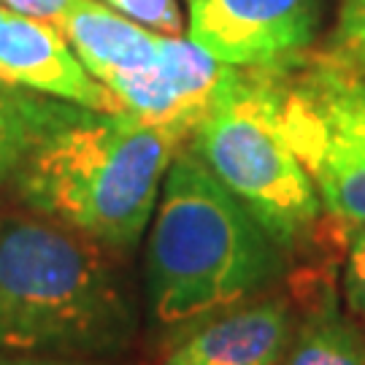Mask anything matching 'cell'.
Returning a JSON list of instances; mask_svg holds the SVG:
<instances>
[{"label":"cell","mask_w":365,"mask_h":365,"mask_svg":"<svg viewBox=\"0 0 365 365\" xmlns=\"http://www.w3.org/2000/svg\"><path fill=\"white\" fill-rule=\"evenodd\" d=\"M6 9H11L16 14H25V16H36V19H46L52 22L60 16V11L66 9L68 0H0Z\"/></svg>","instance_id":"2e32d148"},{"label":"cell","mask_w":365,"mask_h":365,"mask_svg":"<svg viewBox=\"0 0 365 365\" xmlns=\"http://www.w3.org/2000/svg\"><path fill=\"white\" fill-rule=\"evenodd\" d=\"M179 144L128 111H87L49 135L14 184L27 209L125 252L141 241Z\"/></svg>","instance_id":"3957f363"},{"label":"cell","mask_w":365,"mask_h":365,"mask_svg":"<svg viewBox=\"0 0 365 365\" xmlns=\"http://www.w3.org/2000/svg\"><path fill=\"white\" fill-rule=\"evenodd\" d=\"M0 365H87L71 357H41V354H0Z\"/></svg>","instance_id":"e0dca14e"},{"label":"cell","mask_w":365,"mask_h":365,"mask_svg":"<svg viewBox=\"0 0 365 365\" xmlns=\"http://www.w3.org/2000/svg\"><path fill=\"white\" fill-rule=\"evenodd\" d=\"M284 271V249L192 152L170 160L146 249V303L182 327L257 298Z\"/></svg>","instance_id":"6da1fadb"},{"label":"cell","mask_w":365,"mask_h":365,"mask_svg":"<svg viewBox=\"0 0 365 365\" xmlns=\"http://www.w3.org/2000/svg\"><path fill=\"white\" fill-rule=\"evenodd\" d=\"M87 111L38 92L0 87V184L14 182L49 135Z\"/></svg>","instance_id":"30bf717a"},{"label":"cell","mask_w":365,"mask_h":365,"mask_svg":"<svg viewBox=\"0 0 365 365\" xmlns=\"http://www.w3.org/2000/svg\"><path fill=\"white\" fill-rule=\"evenodd\" d=\"M190 38L220 63L284 73L309 60L322 0H187Z\"/></svg>","instance_id":"5b68a950"},{"label":"cell","mask_w":365,"mask_h":365,"mask_svg":"<svg viewBox=\"0 0 365 365\" xmlns=\"http://www.w3.org/2000/svg\"><path fill=\"white\" fill-rule=\"evenodd\" d=\"M282 298H249L170 330L163 365H282L295 333Z\"/></svg>","instance_id":"8992f818"},{"label":"cell","mask_w":365,"mask_h":365,"mask_svg":"<svg viewBox=\"0 0 365 365\" xmlns=\"http://www.w3.org/2000/svg\"><path fill=\"white\" fill-rule=\"evenodd\" d=\"M3 11H6V9H3V6H0V16H3Z\"/></svg>","instance_id":"ac0fdd59"},{"label":"cell","mask_w":365,"mask_h":365,"mask_svg":"<svg viewBox=\"0 0 365 365\" xmlns=\"http://www.w3.org/2000/svg\"><path fill=\"white\" fill-rule=\"evenodd\" d=\"M282 128L309 170L322 209L365 225V144L336 130L282 73Z\"/></svg>","instance_id":"ba28073f"},{"label":"cell","mask_w":365,"mask_h":365,"mask_svg":"<svg viewBox=\"0 0 365 365\" xmlns=\"http://www.w3.org/2000/svg\"><path fill=\"white\" fill-rule=\"evenodd\" d=\"M101 3L155 33L182 36L184 30V16L176 0H101Z\"/></svg>","instance_id":"5bb4252c"},{"label":"cell","mask_w":365,"mask_h":365,"mask_svg":"<svg viewBox=\"0 0 365 365\" xmlns=\"http://www.w3.org/2000/svg\"><path fill=\"white\" fill-rule=\"evenodd\" d=\"M289 87L330 122L336 130L365 144V81L309 57L303 66L284 73Z\"/></svg>","instance_id":"7c38bea8"},{"label":"cell","mask_w":365,"mask_h":365,"mask_svg":"<svg viewBox=\"0 0 365 365\" xmlns=\"http://www.w3.org/2000/svg\"><path fill=\"white\" fill-rule=\"evenodd\" d=\"M344 300L346 309L365 319V225H354L344 262Z\"/></svg>","instance_id":"9a60e30c"},{"label":"cell","mask_w":365,"mask_h":365,"mask_svg":"<svg viewBox=\"0 0 365 365\" xmlns=\"http://www.w3.org/2000/svg\"><path fill=\"white\" fill-rule=\"evenodd\" d=\"M282 365H365L363 330L344 314L333 289L295 325Z\"/></svg>","instance_id":"8fae6325"},{"label":"cell","mask_w":365,"mask_h":365,"mask_svg":"<svg viewBox=\"0 0 365 365\" xmlns=\"http://www.w3.org/2000/svg\"><path fill=\"white\" fill-rule=\"evenodd\" d=\"M135 336V309L103 247L52 220L0 225V352L108 357Z\"/></svg>","instance_id":"7a4b0ae2"},{"label":"cell","mask_w":365,"mask_h":365,"mask_svg":"<svg viewBox=\"0 0 365 365\" xmlns=\"http://www.w3.org/2000/svg\"><path fill=\"white\" fill-rule=\"evenodd\" d=\"M54 25L84 68L106 87L157 63L160 36L101 0H68Z\"/></svg>","instance_id":"9c48e42d"},{"label":"cell","mask_w":365,"mask_h":365,"mask_svg":"<svg viewBox=\"0 0 365 365\" xmlns=\"http://www.w3.org/2000/svg\"><path fill=\"white\" fill-rule=\"evenodd\" d=\"M314 57L365 81V0H341L325 46Z\"/></svg>","instance_id":"4fadbf2b"},{"label":"cell","mask_w":365,"mask_h":365,"mask_svg":"<svg viewBox=\"0 0 365 365\" xmlns=\"http://www.w3.org/2000/svg\"><path fill=\"white\" fill-rule=\"evenodd\" d=\"M190 138V152L284 252L312 235L322 203L282 128V73L238 68Z\"/></svg>","instance_id":"277c9868"},{"label":"cell","mask_w":365,"mask_h":365,"mask_svg":"<svg viewBox=\"0 0 365 365\" xmlns=\"http://www.w3.org/2000/svg\"><path fill=\"white\" fill-rule=\"evenodd\" d=\"M0 87L38 92L101 114L122 111L114 92L84 68L57 25L11 9L0 16Z\"/></svg>","instance_id":"52a82bcc"}]
</instances>
